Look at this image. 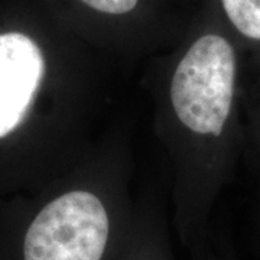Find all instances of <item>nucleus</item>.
I'll list each match as a JSON object with an SVG mask.
<instances>
[{"instance_id": "nucleus-1", "label": "nucleus", "mask_w": 260, "mask_h": 260, "mask_svg": "<svg viewBox=\"0 0 260 260\" xmlns=\"http://www.w3.org/2000/svg\"><path fill=\"white\" fill-rule=\"evenodd\" d=\"M239 58L223 29H204L177 67L171 100L178 119L195 135L221 139L232 119Z\"/></svg>"}, {"instance_id": "nucleus-2", "label": "nucleus", "mask_w": 260, "mask_h": 260, "mask_svg": "<svg viewBox=\"0 0 260 260\" xmlns=\"http://www.w3.org/2000/svg\"><path fill=\"white\" fill-rule=\"evenodd\" d=\"M110 242V215L102 200L71 191L48 203L29 224L23 260H103Z\"/></svg>"}, {"instance_id": "nucleus-3", "label": "nucleus", "mask_w": 260, "mask_h": 260, "mask_svg": "<svg viewBox=\"0 0 260 260\" xmlns=\"http://www.w3.org/2000/svg\"><path fill=\"white\" fill-rule=\"evenodd\" d=\"M44 71L42 51L32 38L18 30L0 34V139L28 116Z\"/></svg>"}, {"instance_id": "nucleus-4", "label": "nucleus", "mask_w": 260, "mask_h": 260, "mask_svg": "<svg viewBox=\"0 0 260 260\" xmlns=\"http://www.w3.org/2000/svg\"><path fill=\"white\" fill-rule=\"evenodd\" d=\"M221 18L260 55V0H215Z\"/></svg>"}, {"instance_id": "nucleus-5", "label": "nucleus", "mask_w": 260, "mask_h": 260, "mask_svg": "<svg viewBox=\"0 0 260 260\" xmlns=\"http://www.w3.org/2000/svg\"><path fill=\"white\" fill-rule=\"evenodd\" d=\"M87 12L100 18H130L142 6L143 0H74Z\"/></svg>"}]
</instances>
